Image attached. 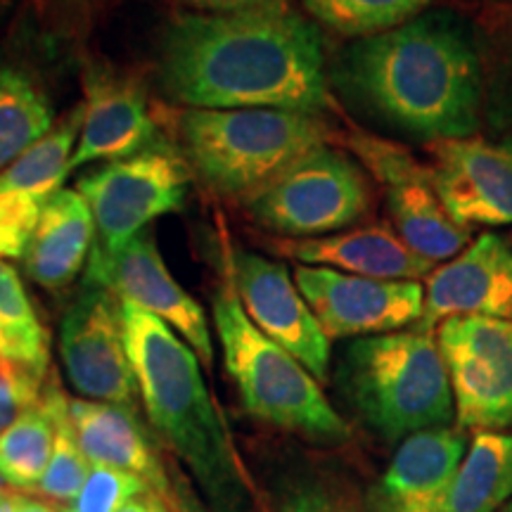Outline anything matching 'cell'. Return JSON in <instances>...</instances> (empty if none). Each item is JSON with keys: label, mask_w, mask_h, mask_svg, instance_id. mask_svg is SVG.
<instances>
[{"label": "cell", "mask_w": 512, "mask_h": 512, "mask_svg": "<svg viewBox=\"0 0 512 512\" xmlns=\"http://www.w3.org/2000/svg\"><path fill=\"white\" fill-rule=\"evenodd\" d=\"M190 178L181 147L162 136L136 155L88 171L76 183V192L95 219L93 247L114 252L159 216L183 209Z\"/></svg>", "instance_id": "ba28073f"}, {"label": "cell", "mask_w": 512, "mask_h": 512, "mask_svg": "<svg viewBox=\"0 0 512 512\" xmlns=\"http://www.w3.org/2000/svg\"><path fill=\"white\" fill-rule=\"evenodd\" d=\"M86 283L105 287L119 302H131L164 320L190 344L204 366L211 368L214 344L207 316L202 306L176 283L152 230H143L114 252L93 247L86 264Z\"/></svg>", "instance_id": "4fadbf2b"}, {"label": "cell", "mask_w": 512, "mask_h": 512, "mask_svg": "<svg viewBox=\"0 0 512 512\" xmlns=\"http://www.w3.org/2000/svg\"><path fill=\"white\" fill-rule=\"evenodd\" d=\"M294 283L328 339L399 332L420 323L425 311V287L418 280H377L299 264Z\"/></svg>", "instance_id": "7c38bea8"}, {"label": "cell", "mask_w": 512, "mask_h": 512, "mask_svg": "<svg viewBox=\"0 0 512 512\" xmlns=\"http://www.w3.org/2000/svg\"><path fill=\"white\" fill-rule=\"evenodd\" d=\"M437 344L451 380L460 427L498 432L512 425V320L453 316Z\"/></svg>", "instance_id": "9c48e42d"}, {"label": "cell", "mask_w": 512, "mask_h": 512, "mask_svg": "<svg viewBox=\"0 0 512 512\" xmlns=\"http://www.w3.org/2000/svg\"><path fill=\"white\" fill-rule=\"evenodd\" d=\"M12 3H15V0H0V22H3L5 15H8V12H10Z\"/></svg>", "instance_id": "e575fe53"}, {"label": "cell", "mask_w": 512, "mask_h": 512, "mask_svg": "<svg viewBox=\"0 0 512 512\" xmlns=\"http://www.w3.org/2000/svg\"><path fill=\"white\" fill-rule=\"evenodd\" d=\"M316 22L339 36L368 38L411 22L432 0H302Z\"/></svg>", "instance_id": "83f0119b"}, {"label": "cell", "mask_w": 512, "mask_h": 512, "mask_svg": "<svg viewBox=\"0 0 512 512\" xmlns=\"http://www.w3.org/2000/svg\"><path fill=\"white\" fill-rule=\"evenodd\" d=\"M169 510H171L169 505H166L157 494H152V491H143V494L131 498V501H128L119 512H169Z\"/></svg>", "instance_id": "1f68e13d"}, {"label": "cell", "mask_w": 512, "mask_h": 512, "mask_svg": "<svg viewBox=\"0 0 512 512\" xmlns=\"http://www.w3.org/2000/svg\"><path fill=\"white\" fill-rule=\"evenodd\" d=\"M10 503H12V512H62L57 510L53 503L43 501V498L17 494V491H12Z\"/></svg>", "instance_id": "d6a6232c"}, {"label": "cell", "mask_w": 512, "mask_h": 512, "mask_svg": "<svg viewBox=\"0 0 512 512\" xmlns=\"http://www.w3.org/2000/svg\"><path fill=\"white\" fill-rule=\"evenodd\" d=\"M69 415L83 456L91 460V465L131 472L169 508L176 505L162 460L147 439L136 411L117 403L69 399Z\"/></svg>", "instance_id": "ffe728a7"}, {"label": "cell", "mask_w": 512, "mask_h": 512, "mask_svg": "<svg viewBox=\"0 0 512 512\" xmlns=\"http://www.w3.org/2000/svg\"><path fill=\"white\" fill-rule=\"evenodd\" d=\"M64 373L83 399L136 411L140 396L128 358L121 302L105 287L83 283L60 325Z\"/></svg>", "instance_id": "8fae6325"}, {"label": "cell", "mask_w": 512, "mask_h": 512, "mask_svg": "<svg viewBox=\"0 0 512 512\" xmlns=\"http://www.w3.org/2000/svg\"><path fill=\"white\" fill-rule=\"evenodd\" d=\"M245 204L259 226L306 240L356 228L373 207V190L347 152L320 145Z\"/></svg>", "instance_id": "52a82bcc"}, {"label": "cell", "mask_w": 512, "mask_h": 512, "mask_svg": "<svg viewBox=\"0 0 512 512\" xmlns=\"http://www.w3.org/2000/svg\"><path fill=\"white\" fill-rule=\"evenodd\" d=\"M337 382L361 420L387 441L446 427L456 415L437 339L418 328L349 342Z\"/></svg>", "instance_id": "5b68a950"}, {"label": "cell", "mask_w": 512, "mask_h": 512, "mask_svg": "<svg viewBox=\"0 0 512 512\" xmlns=\"http://www.w3.org/2000/svg\"><path fill=\"white\" fill-rule=\"evenodd\" d=\"M176 131L185 162L204 188L242 202L332 138L320 114L290 110H185Z\"/></svg>", "instance_id": "277c9868"}, {"label": "cell", "mask_w": 512, "mask_h": 512, "mask_svg": "<svg viewBox=\"0 0 512 512\" xmlns=\"http://www.w3.org/2000/svg\"><path fill=\"white\" fill-rule=\"evenodd\" d=\"M0 349L5 361L46 377L50 368V335L36 316L19 273L0 261Z\"/></svg>", "instance_id": "484cf974"}, {"label": "cell", "mask_w": 512, "mask_h": 512, "mask_svg": "<svg viewBox=\"0 0 512 512\" xmlns=\"http://www.w3.org/2000/svg\"><path fill=\"white\" fill-rule=\"evenodd\" d=\"M498 143H501V145L505 147V150H508L510 155H512V136H510V138H501V140H498Z\"/></svg>", "instance_id": "d590c367"}, {"label": "cell", "mask_w": 512, "mask_h": 512, "mask_svg": "<svg viewBox=\"0 0 512 512\" xmlns=\"http://www.w3.org/2000/svg\"><path fill=\"white\" fill-rule=\"evenodd\" d=\"M69 3H88V0H69Z\"/></svg>", "instance_id": "8d00e7d4"}, {"label": "cell", "mask_w": 512, "mask_h": 512, "mask_svg": "<svg viewBox=\"0 0 512 512\" xmlns=\"http://www.w3.org/2000/svg\"><path fill=\"white\" fill-rule=\"evenodd\" d=\"M12 491L0 489V512H12V503H10Z\"/></svg>", "instance_id": "836d02e7"}, {"label": "cell", "mask_w": 512, "mask_h": 512, "mask_svg": "<svg viewBox=\"0 0 512 512\" xmlns=\"http://www.w3.org/2000/svg\"><path fill=\"white\" fill-rule=\"evenodd\" d=\"M55 448V420L46 401L24 408L17 420L0 434V477L8 489L34 494L46 475Z\"/></svg>", "instance_id": "d4e9b609"}, {"label": "cell", "mask_w": 512, "mask_h": 512, "mask_svg": "<svg viewBox=\"0 0 512 512\" xmlns=\"http://www.w3.org/2000/svg\"><path fill=\"white\" fill-rule=\"evenodd\" d=\"M453 316L512 320V247L501 235L482 233L427 275L418 330L432 332Z\"/></svg>", "instance_id": "e0dca14e"}, {"label": "cell", "mask_w": 512, "mask_h": 512, "mask_svg": "<svg viewBox=\"0 0 512 512\" xmlns=\"http://www.w3.org/2000/svg\"><path fill=\"white\" fill-rule=\"evenodd\" d=\"M55 128L46 88L19 62L0 60V171Z\"/></svg>", "instance_id": "7402d4cb"}, {"label": "cell", "mask_w": 512, "mask_h": 512, "mask_svg": "<svg viewBox=\"0 0 512 512\" xmlns=\"http://www.w3.org/2000/svg\"><path fill=\"white\" fill-rule=\"evenodd\" d=\"M211 316L226 370L249 415L328 444L349 439V425L332 408L316 377L249 320L228 275L211 304Z\"/></svg>", "instance_id": "8992f818"}, {"label": "cell", "mask_w": 512, "mask_h": 512, "mask_svg": "<svg viewBox=\"0 0 512 512\" xmlns=\"http://www.w3.org/2000/svg\"><path fill=\"white\" fill-rule=\"evenodd\" d=\"M5 361V358H3V349H0V363H3Z\"/></svg>", "instance_id": "74e56055"}, {"label": "cell", "mask_w": 512, "mask_h": 512, "mask_svg": "<svg viewBox=\"0 0 512 512\" xmlns=\"http://www.w3.org/2000/svg\"><path fill=\"white\" fill-rule=\"evenodd\" d=\"M121 323L152 427L216 508L240 512L249 496L247 475L204 382L200 358L171 325L136 304L121 302Z\"/></svg>", "instance_id": "3957f363"}, {"label": "cell", "mask_w": 512, "mask_h": 512, "mask_svg": "<svg viewBox=\"0 0 512 512\" xmlns=\"http://www.w3.org/2000/svg\"><path fill=\"white\" fill-rule=\"evenodd\" d=\"M330 79L356 110L427 145L472 138L484 121L477 29L456 12H422L392 31L358 38Z\"/></svg>", "instance_id": "7a4b0ae2"}, {"label": "cell", "mask_w": 512, "mask_h": 512, "mask_svg": "<svg viewBox=\"0 0 512 512\" xmlns=\"http://www.w3.org/2000/svg\"><path fill=\"white\" fill-rule=\"evenodd\" d=\"M465 453V437L448 427L403 439L370 496L373 512H441Z\"/></svg>", "instance_id": "ac0fdd59"}, {"label": "cell", "mask_w": 512, "mask_h": 512, "mask_svg": "<svg viewBox=\"0 0 512 512\" xmlns=\"http://www.w3.org/2000/svg\"><path fill=\"white\" fill-rule=\"evenodd\" d=\"M46 204L34 192L0 185V261L24 259Z\"/></svg>", "instance_id": "f1b7e54d"}, {"label": "cell", "mask_w": 512, "mask_h": 512, "mask_svg": "<svg viewBox=\"0 0 512 512\" xmlns=\"http://www.w3.org/2000/svg\"><path fill=\"white\" fill-rule=\"evenodd\" d=\"M484 69V121L498 138L512 136V0L475 24Z\"/></svg>", "instance_id": "cb8c5ba5"}, {"label": "cell", "mask_w": 512, "mask_h": 512, "mask_svg": "<svg viewBox=\"0 0 512 512\" xmlns=\"http://www.w3.org/2000/svg\"><path fill=\"white\" fill-rule=\"evenodd\" d=\"M41 399L46 401L55 420V448L53 458H50L46 475L38 482L34 494L43 501L67 505L74 501L81 486L86 484L91 475L93 465L91 460L83 456L79 439H76L72 415H69V396L62 392L60 384L55 380L46 382Z\"/></svg>", "instance_id": "4316f807"}, {"label": "cell", "mask_w": 512, "mask_h": 512, "mask_svg": "<svg viewBox=\"0 0 512 512\" xmlns=\"http://www.w3.org/2000/svg\"><path fill=\"white\" fill-rule=\"evenodd\" d=\"M147 484L131 472L114 470V467L93 465L86 484L76 494L74 501L62 505V512H119L124 505L143 494Z\"/></svg>", "instance_id": "f546056e"}, {"label": "cell", "mask_w": 512, "mask_h": 512, "mask_svg": "<svg viewBox=\"0 0 512 512\" xmlns=\"http://www.w3.org/2000/svg\"><path fill=\"white\" fill-rule=\"evenodd\" d=\"M512 498V437L477 432L441 512H498Z\"/></svg>", "instance_id": "603a6c76"}, {"label": "cell", "mask_w": 512, "mask_h": 512, "mask_svg": "<svg viewBox=\"0 0 512 512\" xmlns=\"http://www.w3.org/2000/svg\"><path fill=\"white\" fill-rule=\"evenodd\" d=\"M95 245L91 207L76 190H60L50 197L24 254V271L43 290L69 287L88 264Z\"/></svg>", "instance_id": "44dd1931"}, {"label": "cell", "mask_w": 512, "mask_h": 512, "mask_svg": "<svg viewBox=\"0 0 512 512\" xmlns=\"http://www.w3.org/2000/svg\"><path fill=\"white\" fill-rule=\"evenodd\" d=\"M505 512H510V510H505Z\"/></svg>", "instance_id": "ab89813d"}, {"label": "cell", "mask_w": 512, "mask_h": 512, "mask_svg": "<svg viewBox=\"0 0 512 512\" xmlns=\"http://www.w3.org/2000/svg\"><path fill=\"white\" fill-rule=\"evenodd\" d=\"M162 91L190 110L332 107L323 36L287 8L242 15H181L164 29Z\"/></svg>", "instance_id": "6da1fadb"}, {"label": "cell", "mask_w": 512, "mask_h": 512, "mask_svg": "<svg viewBox=\"0 0 512 512\" xmlns=\"http://www.w3.org/2000/svg\"><path fill=\"white\" fill-rule=\"evenodd\" d=\"M83 95L81 133L69 162L72 169L131 157L159 136L138 76L112 64H91L83 74Z\"/></svg>", "instance_id": "2e32d148"}, {"label": "cell", "mask_w": 512, "mask_h": 512, "mask_svg": "<svg viewBox=\"0 0 512 512\" xmlns=\"http://www.w3.org/2000/svg\"><path fill=\"white\" fill-rule=\"evenodd\" d=\"M347 145L387 192L394 230L408 247L432 264L463 252L470 242V228L458 226L444 209L430 166H422L401 145L370 133H349Z\"/></svg>", "instance_id": "30bf717a"}, {"label": "cell", "mask_w": 512, "mask_h": 512, "mask_svg": "<svg viewBox=\"0 0 512 512\" xmlns=\"http://www.w3.org/2000/svg\"><path fill=\"white\" fill-rule=\"evenodd\" d=\"M508 240H510V247H512V233H510V238H508Z\"/></svg>", "instance_id": "f35d334b"}, {"label": "cell", "mask_w": 512, "mask_h": 512, "mask_svg": "<svg viewBox=\"0 0 512 512\" xmlns=\"http://www.w3.org/2000/svg\"><path fill=\"white\" fill-rule=\"evenodd\" d=\"M226 275L256 328L290 351L318 382L328 380L330 339L287 266L247 249H230Z\"/></svg>", "instance_id": "5bb4252c"}, {"label": "cell", "mask_w": 512, "mask_h": 512, "mask_svg": "<svg viewBox=\"0 0 512 512\" xmlns=\"http://www.w3.org/2000/svg\"><path fill=\"white\" fill-rule=\"evenodd\" d=\"M434 190L458 226H510L512 155L484 138L437 140L427 145Z\"/></svg>", "instance_id": "9a60e30c"}, {"label": "cell", "mask_w": 512, "mask_h": 512, "mask_svg": "<svg viewBox=\"0 0 512 512\" xmlns=\"http://www.w3.org/2000/svg\"><path fill=\"white\" fill-rule=\"evenodd\" d=\"M268 247L304 266H328L377 280H418L434 268L432 261L408 247L394 228L382 223L356 226L323 238L273 240Z\"/></svg>", "instance_id": "d6986e66"}, {"label": "cell", "mask_w": 512, "mask_h": 512, "mask_svg": "<svg viewBox=\"0 0 512 512\" xmlns=\"http://www.w3.org/2000/svg\"><path fill=\"white\" fill-rule=\"evenodd\" d=\"M200 15H242V12H261L285 8V0H181Z\"/></svg>", "instance_id": "4dcf8cb0"}]
</instances>
